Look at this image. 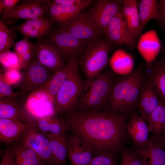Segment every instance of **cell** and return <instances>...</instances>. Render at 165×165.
Returning <instances> with one entry per match:
<instances>
[{"label":"cell","instance_id":"obj_2","mask_svg":"<svg viewBox=\"0 0 165 165\" xmlns=\"http://www.w3.org/2000/svg\"><path fill=\"white\" fill-rule=\"evenodd\" d=\"M147 79L141 65L128 75L116 77L106 110L130 114L138 107L141 91Z\"/></svg>","mask_w":165,"mask_h":165},{"label":"cell","instance_id":"obj_32","mask_svg":"<svg viewBox=\"0 0 165 165\" xmlns=\"http://www.w3.org/2000/svg\"><path fill=\"white\" fill-rule=\"evenodd\" d=\"M127 131H141L149 132L148 124L141 116L136 113L131 114L126 126Z\"/></svg>","mask_w":165,"mask_h":165},{"label":"cell","instance_id":"obj_24","mask_svg":"<svg viewBox=\"0 0 165 165\" xmlns=\"http://www.w3.org/2000/svg\"><path fill=\"white\" fill-rule=\"evenodd\" d=\"M136 2L140 20V37L148 23L152 19L158 20L159 18V14L157 0H136Z\"/></svg>","mask_w":165,"mask_h":165},{"label":"cell","instance_id":"obj_39","mask_svg":"<svg viewBox=\"0 0 165 165\" xmlns=\"http://www.w3.org/2000/svg\"><path fill=\"white\" fill-rule=\"evenodd\" d=\"M11 85L4 79L2 75H0V98L8 97L14 98L16 96L23 95L19 92H14Z\"/></svg>","mask_w":165,"mask_h":165},{"label":"cell","instance_id":"obj_10","mask_svg":"<svg viewBox=\"0 0 165 165\" xmlns=\"http://www.w3.org/2000/svg\"><path fill=\"white\" fill-rule=\"evenodd\" d=\"M82 10L74 18L60 29L89 43L97 40L101 33L94 26L88 17L86 12Z\"/></svg>","mask_w":165,"mask_h":165},{"label":"cell","instance_id":"obj_1","mask_svg":"<svg viewBox=\"0 0 165 165\" xmlns=\"http://www.w3.org/2000/svg\"><path fill=\"white\" fill-rule=\"evenodd\" d=\"M131 114L108 110L76 111L68 113L67 129L78 137L93 155L122 150L126 126Z\"/></svg>","mask_w":165,"mask_h":165},{"label":"cell","instance_id":"obj_25","mask_svg":"<svg viewBox=\"0 0 165 165\" xmlns=\"http://www.w3.org/2000/svg\"><path fill=\"white\" fill-rule=\"evenodd\" d=\"M14 98L4 97L0 99V119L16 120L28 123V114L20 108L14 100Z\"/></svg>","mask_w":165,"mask_h":165},{"label":"cell","instance_id":"obj_40","mask_svg":"<svg viewBox=\"0 0 165 165\" xmlns=\"http://www.w3.org/2000/svg\"><path fill=\"white\" fill-rule=\"evenodd\" d=\"M91 0H53V3L67 6H79L86 4L90 5Z\"/></svg>","mask_w":165,"mask_h":165},{"label":"cell","instance_id":"obj_8","mask_svg":"<svg viewBox=\"0 0 165 165\" xmlns=\"http://www.w3.org/2000/svg\"><path fill=\"white\" fill-rule=\"evenodd\" d=\"M21 143L33 150L42 161L51 165H57L47 137L31 123L22 136Z\"/></svg>","mask_w":165,"mask_h":165},{"label":"cell","instance_id":"obj_18","mask_svg":"<svg viewBox=\"0 0 165 165\" xmlns=\"http://www.w3.org/2000/svg\"><path fill=\"white\" fill-rule=\"evenodd\" d=\"M45 2L48 7L51 19L59 24L60 26L70 22L89 5L67 6L55 4L49 0H45Z\"/></svg>","mask_w":165,"mask_h":165},{"label":"cell","instance_id":"obj_38","mask_svg":"<svg viewBox=\"0 0 165 165\" xmlns=\"http://www.w3.org/2000/svg\"><path fill=\"white\" fill-rule=\"evenodd\" d=\"M3 73L0 74L5 80L11 85L20 83L22 76V73L16 69H4Z\"/></svg>","mask_w":165,"mask_h":165},{"label":"cell","instance_id":"obj_12","mask_svg":"<svg viewBox=\"0 0 165 165\" xmlns=\"http://www.w3.org/2000/svg\"><path fill=\"white\" fill-rule=\"evenodd\" d=\"M48 11L49 8L45 0H26L17 5L10 13L3 14L1 20L11 24L19 19L28 20L43 18Z\"/></svg>","mask_w":165,"mask_h":165},{"label":"cell","instance_id":"obj_33","mask_svg":"<svg viewBox=\"0 0 165 165\" xmlns=\"http://www.w3.org/2000/svg\"><path fill=\"white\" fill-rule=\"evenodd\" d=\"M5 23L0 20V53L9 49L14 45L13 37Z\"/></svg>","mask_w":165,"mask_h":165},{"label":"cell","instance_id":"obj_41","mask_svg":"<svg viewBox=\"0 0 165 165\" xmlns=\"http://www.w3.org/2000/svg\"><path fill=\"white\" fill-rule=\"evenodd\" d=\"M0 165H15L13 148L9 146L7 148Z\"/></svg>","mask_w":165,"mask_h":165},{"label":"cell","instance_id":"obj_45","mask_svg":"<svg viewBox=\"0 0 165 165\" xmlns=\"http://www.w3.org/2000/svg\"><path fill=\"white\" fill-rule=\"evenodd\" d=\"M160 140L159 141L162 147L165 149V128L162 133Z\"/></svg>","mask_w":165,"mask_h":165},{"label":"cell","instance_id":"obj_13","mask_svg":"<svg viewBox=\"0 0 165 165\" xmlns=\"http://www.w3.org/2000/svg\"><path fill=\"white\" fill-rule=\"evenodd\" d=\"M34 44L35 57L41 64L53 72L64 66L62 56L50 41Z\"/></svg>","mask_w":165,"mask_h":165},{"label":"cell","instance_id":"obj_43","mask_svg":"<svg viewBox=\"0 0 165 165\" xmlns=\"http://www.w3.org/2000/svg\"><path fill=\"white\" fill-rule=\"evenodd\" d=\"M3 9V14H7L11 13L16 8L19 0H2Z\"/></svg>","mask_w":165,"mask_h":165},{"label":"cell","instance_id":"obj_37","mask_svg":"<svg viewBox=\"0 0 165 165\" xmlns=\"http://www.w3.org/2000/svg\"><path fill=\"white\" fill-rule=\"evenodd\" d=\"M54 22L51 19L43 18L27 20L24 23L31 28L37 30L50 31Z\"/></svg>","mask_w":165,"mask_h":165},{"label":"cell","instance_id":"obj_17","mask_svg":"<svg viewBox=\"0 0 165 165\" xmlns=\"http://www.w3.org/2000/svg\"><path fill=\"white\" fill-rule=\"evenodd\" d=\"M67 157L71 165H89L93 155L80 138L72 133L68 136Z\"/></svg>","mask_w":165,"mask_h":165},{"label":"cell","instance_id":"obj_30","mask_svg":"<svg viewBox=\"0 0 165 165\" xmlns=\"http://www.w3.org/2000/svg\"><path fill=\"white\" fill-rule=\"evenodd\" d=\"M0 62L1 66L5 70L14 69L20 71L23 69L21 61L18 55L15 52L9 50L0 53Z\"/></svg>","mask_w":165,"mask_h":165},{"label":"cell","instance_id":"obj_15","mask_svg":"<svg viewBox=\"0 0 165 165\" xmlns=\"http://www.w3.org/2000/svg\"><path fill=\"white\" fill-rule=\"evenodd\" d=\"M159 100L157 91L147 79L141 88L138 102L140 116L146 122L158 105Z\"/></svg>","mask_w":165,"mask_h":165},{"label":"cell","instance_id":"obj_3","mask_svg":"<svg viewBox=\"0 0 165 165\" xmlns=\"http://www.w3.org/2000/svg\"><path fill=\"white\" fill-rule=\"evenodd\" d=\"M116 78L110 71L101 73L93 81L86 92L81 96L75 108L78 111L106 110Z\"/></svg>","mask_w":165,"mask_h":165},{"label":"cell","instance_id":"obj_7","mask_svg":"<svg viewBox=\"0 0 165 165\" xmlns=\"http://www.w3.org/2000/svg\"><path fill=\"white\" fill-rule=\"evenodd\" d=\"M123 4V0H98L86 13L94 26L104 33L112 18L121 11Z\"/></svg>","mask_w":165,"mask_h":165},{"label":"cell","instance_id":"obj_9","mask_svg":"<svg viewBox=\"0 0 165 165\" xmlns=\"http://www.w3.org/2000/svg\"><path fill=\"white\" fill-rule=\"evenodd\" d=\"M50 35V41L62 56L69 60L77 57L84 51L89 43L60 28L52 32Z\"/></svg>","mask_w":165,"mask_h":165},{"label":"cell","instance_id":"obj_5","mask_svg":"<svg viewBox=\"0 0 165 165\" xmlns=\"http://www.w3.org/2000/svg\"><path fill=\"white\" fill-rule=\"evenodd\" d=\"M86 87V81L81 77L78 67L64 82L56 96V114H68L74 112Z\"/></svg>","mask_w":165,"mask_h":165},{"label":"cell","instance_id":"obj_36","mask_svg":"<svg viewBox=\"0 0 165 165\" xmlns=\"http://www.w3.org/2000/svg\"><path fill=\"white\" fill-rule=\"evenodd\" d=\"M89 165H119L116 161L114 154L103 153L93 156Z\"/></svg>","mask_w":165,"mask_h":165},{"label":"cell","instance_id":"obj_16","mask_svg":"<svg viewBox=\"0 0 165 165\" xmlns=\"http://www.w3.org/2000/svg\"><path fill=\"white\" fill-rule=\"evenodd\" d=\"M161 48V42L156 31L152 30L141 35L137 45L138 51L146 63L156 59Z\"/></svg>","mask_w":165,"mask_h":165},{"label":"cell","instance_id":"obj_42","mask_svg":"<svg viewBox=\"0 0 165 165\" xmlns=\"http://www.w3.org/2000/svg\"><path fill=\"white\" fill-rule=\"evenodd\" d=\"M157 2L159 18L157 21L165 29V0H160Z\"/></svg>","mask_w":165,"mask_h":165},{"label":"cell","instance_id":"obj_29","mask_svg":"<svg viewBox=\"0 0 165 165\" xmlns=\"http://www.w3.org/2000/svg\"><path fill=\"white\" fill-rule=\"evenodd\" d=\"M14 52L20 58L24 69L35 57L34 43L31 42L29 38H24L14 45Z\"/></svg>","mask_w":165,"mask_h":165},{"label":"cell","instance_id":"obj_22","mask_svg":"<svg viewBox=\"0 0 165 165\" xmlns=\"http://www.w3.org/2000/svg\"><path fill=\"white\" fill-rule=\"evenodd\" d=\"M34 122L37 129L45 135L48 134H65L67 130L66 123L63 119L57 116L36 118Z\"/></svg>","mask_w":165,"mask_h":165},{"label":"cell","instance_id":"obj_34","mask_svg":"<svg viewBox=\"0 0 165 165\" xmlns=\"http://www.w3.org/2000/svg\"><path fill=\"white\" fill-rule=\"evenodd\" d=\"M12 28L20 32L24 37L28 38H33L40 40L49 32L48 30H39L31 28L24 22Z\"/></svg>","mask_w":165,"mask_h":165},{"label":"cell","instance_id":"obj_11","mask_svg":"<svg viewBox=\"0 0 165 165\" xmlns=\"http://www.w3.org/2000/svg\"><path fill=\"white\" fill-rule=\"evenodd\" d=\"M104 33L106 39L112 44L124 45L134 48L136 41L133 38L128 23L121 11L119 12L112 20Z\"/></svg>","mask_w":165,"mask_h":165},{"label":"cell","instance_id":"obj_23","mask_svg":"<svg viewBox=\"0 0 165 165\" xmlns=\"http://www.w3.org/2000/svg\"><path fill=\"white\" fill-rule=\"evenodd\" d=\"M133 58L131 55L123 50H117L110 60L113 72L120 76L130 73L134 69Z\"/></svg>","mask_w":165,"mask_h":165},{"label":"cell","instance_id":"obj_28","mask_svg":"<svg viewBox=\"0 0 165 165\" xmlns=\"http://www.w3.org/2000/svg\"><path fill=\"white\" fill-rule=\"evenodd\" d=\"M15 165L46 164L33 150L20 143L13 148Z\"/></svg>","mask_w":165,"mask_h":165},{"label":"cell","instance_id":"obj_20","mask_svg":"<svg viewBox=\"0 0 165 165\" xmlns=\"http://www.w3.org/2000/svg\"><path fill=\"white\" fill-rule=\"evenodd\" d=\"M30 123H23L12 119H0L1 142L9 143L17 140L22 136Z\"/></svg>","mask_w":165,"mask_h":165},{"label":"cell","instance_id":"obj_35","mask_svg":"<svg viewBox=\"0 0 165 165\" xmlns=\"http://www.w3.org/2000/svg\"><path fill=\"white\" fill-rule=\"evenodd\" d=\"M121 151L119 165H144L142 159L136 152L129 149L123 150Z\"/></svg>","mask_w":165,"mask_h":165},{"label":"cell","instance_id":"obj_21","mask_svg":"<svg viewBox=\"0 0 165 165\" xmlns=\"http://www.w3.org/2000/svg\"><path fill=\"white\" fill-rule=\"evenodd\" d=\"M136 152L144 165H165V149L159 141L153 138L149 139L145 148Z\"/></svg>","mask_w":165,"mask_h":165},{"label":"cell","instance_id":"obj_31","mask_svg":"<svg viewBox=\"0 0 165 165\" xmlns=\"http://www.w3.org/2000/svg\"><path fill=\"white\" fill-rule=\"evenodd\" d=\"M130 14L127 21L131 35L134 40L139 38L140 20L136 0H131Z\"/></svg>","mask_w":165,"mask_h":165},{"label":"cell","instance_id":"obj_27","mask_svg":"<svg viewBox=\"0 0 165 165\" xmlns=\"http://www.w3.org/2000/svg\"><path fill=\"white\" fill-rule=\"evenodd\" d=\"M148 126L149 132L154 134L153 139L157 140L160 139L165 128V102L160 98L156 108L150 115Z\"/></svg>","mask_w":165,"mask_h":165},{"label":"cell","instance_id":"obj_14","mask_svg":"<svg viewBox=\"0 0 165 165\" xmlns=\"http://www.w3.org/2000/svg\"><path fill=\"white\" fill-rule=\"evenodd\" d=\"M79 65L77 57L69 60L67 65L62 69L53 72L49 80L38 90L46 93L55 101L61 87L75 69L79 67Z\"/></svg>","mask_w":165,"mask_h":165},{"label":"cell","instance_id":"obj_26","mask_svg":"<svg viewBox=\"0 0 165 165\" xmlns=\"http://www.w3.org/2000/svg\"><path fill=\"white\" fill-rule=\"evenodd\" d=\"M48 138L53 157L57 165H66L68 151V136L61 135L48 134Z\"/></svg>","mask_w":165,"mask_h":165},{"label":"cell","instance_id":"obj_6","mask_svg":"<svg viewBox=\"0 0 165 165\" xmlns=\"http://www.w3.org/2000/svg\"><path fill=\"white\" fill-rule=\"evenodd\" d=\"M19 83L20 93L23 95L31 94L39 90L49 80L53 71L41 64L35 57L24 69Z\"/></svg>","mask_w":165,"mask_h":165},{"label":"cell","instance_id":"obj_47","mask_svg":"<svg viewBox=\"0 0 165 165\" xmlns=\"http://www.w3.org/2000/svg\"><path fill=\"white\" fill-rule=\"evenodd\" d=\"M45 165H51V164H46Z\"/></svg>","mask_w":165,"mask_h":165},{"label":"cell","instance_id":"obj_44","mask_svg":"<svg viewBox=\"0 0 165 165\" xmlns=\"http://www.w3.org/2000/svg\"><path fill=\"white\" fill-rule=\"evenodd\" d=\"M131 0H123V4L121 9V12L127 22L131 13Z\"/></svg>","mask_w":165,"mask_h":165},{"label":"cell","instance_id":"obj_4","mask_svg":"<svg viewBox=\"0 0 165 165\" xmlns=\"http://www.w3.org/2000/svg\"><path fill=\"white\" fill-rule=\"evenodd\" d=\"M113 45L106 38L88 44L79 62L86 79L85 91L108 65L109 54Z\"/></svg>","mask_w":165,"mask_h":165},{"label":"cell","instance_id":"obj_46","mask_svg":"<svg viewBox=\"0 0 165 165\" xmlns=\"http://www.w3.org/2000/svg\"><path fill=\"white\" fill-rule=\"evenodd\" d=\"M3 4L2 0H0V13L3 12Z\"/></svg>","mask_w":165,"mask_h":165},{"label":"cell","instance_id":"obj_19","mask_svg":"<svg viewBox=\"0 0 165 165\" xmlns=\"http://www.w3.org/2000/svg\"><path fill=\"white\" fill-rule=\"evenodd\" d=\"M146 65L148 79L155 88L160 98L165 102V59H156Z\"/></svg>","mask_w":165,"mask_h":165}]
</instances>
